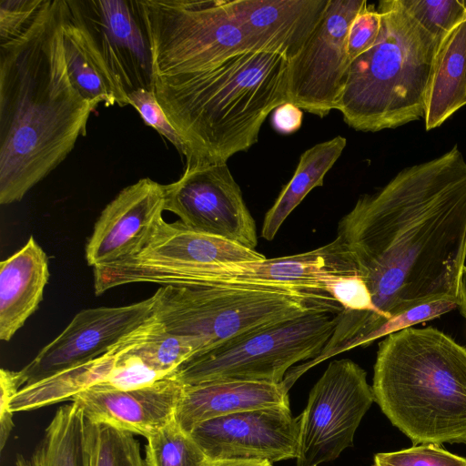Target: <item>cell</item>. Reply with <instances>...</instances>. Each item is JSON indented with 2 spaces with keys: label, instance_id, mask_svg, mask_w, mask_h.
I'll list each match as a JSON object with an SVG mask.
<instances>
[{
  "label": "cell",
  "instance_id": "cell-1",
  "mask_svg": "<svg viewBox=\"0 0 466 466\" xmlns=\"http://www.w3.org/2000/svg\"><path fill=\"white\" fill-rule=\"evenodd\" d=\"M337 236L371 296L369 341L417 306L458 301L466 259V161L458 147L360 196Z\"/></svg>",
  "mask_w": 466,
  "mask_h": 466
},
{
  "label": "cell",
  "instance_id": "cell-2",
  "mask_svg": "<svg viewBox=\"0 0 466 466\" xmlns=\"http://www.w3.org/2000/svg\"><path fill=\"white\" fill-rule=\"evenodd\" d=\"M65 0L0 42V204L20 201L86 135L95 108L73 86L63 45Z\"/></svg>",
  "mask_w": 466,
  "mask_h": 466
},
{
  "label": "cell",
  "instance_id": "cell-3",
  "mask_svg": "<svg viewBox=\"0 0 466 466\" xmlns=\"http://www.w3.org/2000/svg\"><path fill=\"white\" fill-rule=\"evenodd\" d=\"M289 61L243 52L208 69L153 78V92L187 147V166L227 163L258 140L270 112L288 102Z\"/></svg>",
  "mask_w": 466,
  "mask_h": 466
},
{
  "label": "cell",
  "instance_id": "cell-4",
  "mask_svg": "<svg viewBox=\"0 0 466 466\" xmlns=\"http://www.w3.org/2000/svg\"><path fill=\"white\" fill-rule=\"evenodd\" d=\"M371 388L414 445L466 444V348L442 331L410 327L386 336Z\"/></svg>",
  "mask_w": 466,
  "mask_h": 466
},
{
  "label": "cell",
  "instance_id": "cell-5",
  "mask_svg": "<svg viewBox=\"0 0 466 466\" xmlns=\"http://www.w3.org/2000/svg\"><path fill=\"white\" fill-rule=\"evenodd\" d=\"M377 10L381 17L379 36L350 62L337 106L346 124L364 132L396 128L424 117L441 43L399 0L380 1Z\"/></svg>",
  "mask_w": 466,
  "mask_h": 466
},
{
  "label": "cell",
  "instance_id": "cell-6",
  "mask_svg": "<svg viewBox=\"0 0 466 466\" xmlns=\"http://www.w3.org/2000/svg\"><path fill=\"white\" fill-rule=\"evenodd\" d=\"M155 297L154 317L187 341L193 356L318 309H342L328 293L268 285L160 286Z\"/></svg>",
  "mask_w": 466,
  "mask_h": 466
},
{
  "label": "cell",
  "instance_id": "cell-7",
  "mask_svg": "<svg viewBox=\"0 0 466 466\" xmlns=\"http://www.w3.org/2000/svg\"><path fill=\"white\" fill-rule=\"evenodd\" d=\"M340 311L318 309L234 338L191 357L173 376L184 385L223 380L280 383L294 364L320 354Z\"/></svg>",
  "mask_w": 466,
  "mask_h": 466
},
{
  "label": "cell",
  "instance_id": "cell-8",
  "mask_svg": "<svg viewBox=\"0 0 466 466\" xmlns=\"http://www.w3.org/2000/svg\"><path fill=\"white\" fill-rule=\"evenodd\" d=\"M153 78L203 71L248 52L230 1L139 0Z\"/></svg>",
  "mask_w": 466,
  "mask_h": 466
},
{
  "label": "cell",
  "instance_id": "cell-9",
  "mask_svg": "<svg viewBox=\"0 0 466 466\" xmlns=\"http://www.w3.org/2000/svg\"><path fill=\"white\" fill-rule=\"evenodd\" d=\"M374 401L366 371L354 361L332 360L311 389L299 418L296 466H319L352 446L355 432Z\"/></svg>",
  "mask_w": 466,
  "mask_h": 466
},
{
  "label": "cell",
  "instance_id": "cell-10",
  "mask_svg": "<svg viewBox=\"0 0 466 466\" xmlns=\"http://www.w3.org/2000/svg\"><path fill=\"white\" fill-rule=\"evenodd\" d=\"M91 51L127 96L153 91L150 42L139 0H66Z\"/></svg>",
  "mask_w": 466,
  "mask_h": 466
},
{
  "label": "cell",
  "instance_id": "cell-11",
  "mask_svg": "<svg viewBox=\"0 0 466 466\" xmlns=\"http://www.w3.org/2000/svg\"><path fill=\"white\" fill-rule=\"evenodd\" d=\"M352 273H358L354 258L337 236L330 243L304 253L261 261L186 268L156 276L149 283L177 287L268 285L326 293L323 283L328 275Z\"/></svg>",
  "mask_w": 466,
  "mask_h": 466
},
{
  "label": "cell",
  "instance_id": "cell-12",
  "mask_svg": "<svg viewBox=\"0 0 466 466\" xmlns=\"http://www.w3.org/2000/svg\"><path fill=\"white\" fill-rule=\"evenodd\" d=\"M366 2L329 0L300 53L289 61L288 102L319 117L337 109L350 64L347 53L350 25Z\"/></svg>",
  "mask_w": 466,
  "mask_h": 466
},
{
  "label": "cell",
  "instance_id": "cell-13",
  "mask_svg": "<svg viewBox=\"0 0 466 466\" xmlns=\"http://www.w3.org/2000/svg\"><path fill=\"white\" fill-rule=\"evenodd\" d=\"M165 192V210L185 226L255 249L256 223L227 163L187 166Z\"/></svg>",
  "mask_w": 466,
  "mask_h": 466
},
{
  "label": "cell",
  "instance_id": "cell-14",
  "mask_svg": "<svg viewBox=\"0 0 466 466\" xmlns=\"http://www.w3.org/2000/svg\"><path fill=\"white\" fill-rule=\"evenodd\" d=\"M189 435L209 461L272 463L297 458L299 418L289 407L256 409L205 420Z\"/></svg>",
  "mask_w": 466,
  "mask_h": 466
},
{
  "label": "cell",
  "instance_id": "cell-15",
  "mask_svg": "<svg viewBox=\"0 0 466 466\" xmlns=\"http://www.w3.org/2000/svg\"><path fill=\"white\" fill-rule=\"evenodd\" d=\"M155 301L154 294L126 306L79 311L63 331L20 370L25 385L106 354L152 316Z\"/></svg>",
  "mask_w": 466,
  "mask_h": 466
},
{
  "label": "cell",
  "instance_id": "cell-16",
  "mask_svg": "<svg viewBox=\"0 0 466 466\" xmlns=\"http://www.w3.org/2000/svg\"><path fill=\"white\" fill-rule=\"evenodd\" d=\"M165 185L148 177L122 189L102 210L85 248L93 268L139 253L164 219Z\"/></svg>",
  "mask_w": 466,
  "mask_h": 466
},
{
  "label": "cell",
  "instance_id": "cell-17",
  "mask_svg": "<svg viewBox=\"0 0 466 466\" xmlns=\"http://www.w3.org/2000/svg\"><path fill=\"white\" fill-rule=\"evenodd\" d=\"M329 0L230 1L248 52L297 56L322 19Z\"/></svg>",
  "mask_w": 466,
  "mask_h": 466
},
{
  "label": "cell",
  "instance_id": "cell-18",
  "mask_svg": "<svg viewBox=\"0 0 466 466\" xmlns=\"http://www.w3.org/2000/svg\"><path fill=\"white\" fill-rule=\"evenodd\" d=\"M184 389L173 375L150 385L113 390L92 386L71 400L92 422H105L147 439L168 424Z\"/></svg>",
  "mask_w": 466,
  "mask_h": 466
},
{
  "label": "cell",
  "instance_id": "cell-19",
  "mask_svg": "<svg viewBox=\"0 0 466 466\" xmlns=\"http://www.w3.org/2000/svg\"><path fill=\"white\" fill-rule=\"evenodd\" d=\"M284 382L223 380L184 385L175 420L187 433L200 422L236 412L289 407Z\"/></svg>",
  "mask_w": 466,
  "mask_h": 466
},
{
  "label": "cell",
  "instance_id": "cell-20",
  "mask_svg": "<svg viewBox=\"0 0 466 466\" xmlns=\"http://www.w3.org/2000/svg\"><path fill=\"white\" fill-rule=\"evenodd\" d=\"M46 253L30 237L0 263V339L9 341L37 309L49 279Z\"/></svg>",
  "mask_w": 466,
  "mask_h": 466
},
{
  "label": "cell",
  "instance_id": "cell-21",
  "mask_svg": "<svg viewBox=\"0 0 466 466\" xmlns=\"http://www.w3.org/2000/svg\"><path fill=\"white\" fill-rule=\"evenodd\" d=\"M466 105V19L440 43L427 93L425 127H440Z\"/></svg>",
  "mask_w": 466,
  "mask_h": 466
},
{
  "label": "cell",
  "instance_id": "cell-22",
  "mask_svg": "<svg viewBox=\"0 0 466 466\" xmlns=\"http://www.w3.org/2000/svg\"><path fill=\"white\" fill-rule=\"evenodd\" d=\"M127 335L106 354L61 370L36 382L24 385L12 398V412L32 410L72 399L77 393L104 382L122 354Z\"/></svg>",
  "mask_w": 466,
  "mask_h": 466
},
{
  "label": "cell",
  "instance_id": "cell-23",
  "mask_svg": "<svg viewBox=\"0 0 466 466\" xmlns=\"http://www.w3.org/2000/svg\"><path fill=\"white\" fill-rule=\"evenodd\" d=\"M346 144L345 137L337 136L302 153L293 177L265 215L261 228L264 239L272 240L283 222L308 193L323 185L325 175L339 159Z\"/></svg>",
  "mask_w": 466,
  "mask_h": 466
},
{
  "label": "cell",
  "instance_id": "cell-24",
  "mask_svg": "<svg viewBox=\"0 0 466 466\" xmlns=\"http://www.w3.org/2000/svg\"><path fill=\"white\" fill-rule=\"evenodd\" d=\"M86 420L79 404L58 408L28 454H17L15 466H88Z\"/></svg>",
  "mask_w": 466,
  "mask_h": 466
},
{
  "label": "cell",
  "instance_id": "cell-25",
  "mask_svg": "<svg viewBox=\"0 0 466 466\" xmlns=\"http://www.w3.org/2000/svg\"><path fill=\"white\" fill-rule=\"evenodd\" d=\"M63 45L69 78L81 96L95 109L106 106H126L129 100L114 83L107 70L88 46L81 30L71 19L65 0Z\"/></svg>",
  "mask_w": 466,
  "mask_h": 466
},
{
  "label": "cell",
  "instance_id": "cell-26",
  "mask_svg": "<svg viewBox=\"0 0 466 466\" xmlns=\"http://www.w3.org/2000/svg\"><path fill=\"white\" fill-rule=\"evenodd\" d=\"M86 441L88 466H146L134 433L119 427L86 420Z\"/></svg>",
  "mask_w": 466,
  "mask_h": 466
},
{
  "label": "cell",
  "instance_id": "cell-27",
  "mask_svg": "<svg viewBox=\"0 0 466 466\" xmlns=\"http://www.w3.org/2000/svg\"><path fill=\"white\" fill-rule=\"evenodd\" d=\"M147 441L146 466H208L209 463L202 450L175 418Z\"/></svg>",
  "mask_w": 466,
  "mask_h": 466
},
{
  "label": "cell",
  "instance_id": "cell-28",
  "mask_svg": "<svg viewBox=\"0 0 466 466\" xmlns=\"http://www.w3.org/2000/svg\"><path fill=\"white\" fill-rule=\"evenodd\" d=\"M399 3L440 42L466 19V0H399Z\"/></svg>",
  "mask_w": 466,
  "mask_h": 466
},
{
  "label": "cell",
  "instance_id": "cell-29",
  "mask_svg": "<svg viewBox=\"0 0 466 466\" xmlns=\"http://www.w3.org/2000/svg\"><path fill=\"white\" fill-rule=\"evenodd\" d=\"M372 466H466V458L435 444L413 445L374 455Z\"/></svg>",
  "mask_w": 466,
  "mask_h": 466
},
{
  "label": "cell",
  "instance_id": "cell-30",
  "mask_svg": "<svg viewBox=\"0 0 466 466\" xmlns=\"http://www.w3.org/2000/svg\"><path fill=\"white\" fill-rule=\"evenodd\" d=\"M127 98L141 116L146 125L166 137L179 152L187 157V147L157 102L153 91L145 88L131 92Z\"/></svg>",
  "mask_w": 466,
  "mask_h": 466
},
{
  "label": "cell",
  "instance_id": "cell-31",
  "mask_svg": "<svg viewBox=\"0 0 466 466\" xmlns=\"http://www.w3.org/2000/svg\"><path fill=\"white\" fill-rule=\"evenodd\" d=\"M380 25V14L366 2L350 25L347 53L350 62L374 45Z\"/></svg>",
  "mask_w": 466,
  "mask_h": 466
},
{
  "label": "cell",
  "instance_id": "cell-32",
  "mask_svg": "<svg viewBox=\"0 0 466 466\" xmlns=\"http://www.w3.org/2000/svg\"><path fill=\"white\" fill-rule=\"evenodd\" d=\"M45 0H0V42L22 32L40 11Z\"/></svg>",
  "mask_w": 466,
  "mask_h": 466
},
{
  "label": "cell",
  "instance_id": "cell-33",
  "mask_svg": "<svg viewBox=\"0 0 466 466\" xmlns=\"http://www.w3.org/2000/svg\"><path fill=\"white\" fill-rule=\"evenodd\" d=\"M458 308V301L452 299L437 300L417 306L389 320L373 336V340L391 333L412 327L447 313Z\"/></svg>",
  "mask_w": 466,
  "mask_h": 466
},
{
  "label": "cell",
  "instance_id": "cell-34",
  "mask_svg": "<svg viewBox=\"0 0 466 466\" xmlns=\"http://www.w3.org/2000/svg\"><path fill=\"white\" fill-rule=\"evenodd\" d=\"M25 384L20 370L13 371L5 369L0 370V448L4 449L15 426L14 412L10 410L12 398Z\"/></svg>",
  "mask_w": 466,
  "mask_h": 466
},
{
  "label": "cell",
  "instance_id": "cell-35",
  "mask_svg": "<svg viewBox=\"0 0 466 466\" xmlns=\"http://www.w3.org/2000/svg\"><path fill=\"white\" fill-rule=\"evenodd\" d=\"M302 110L290 102H286L276 107L271 116L273 128L285 135L298 131L302 125Z\"/></svg>",
  "mask_w": 466,
  "mask_h": 466
},
{
  "label": "cell",
  "instance_id": "cell-36",
  "mask_svg": "<svg viewBox=\"0 0 466 466\" xmlns=\"http://www.w3.org/2000/svg\"><path fill=\"white\" fill-rule=\"evenodd\" d=\"M208 466H272V463L254 461H209Z\"/></svg>",
  "mask_w": 466,
  "mask_h": 466
},
{
  "label": "cell",
  "instance_id": "cell-37",
  "mask_svg": "<svg viewBox=\"0 0 466 466\" xmlns=\"http://www.w3.org/2000/svg\"><path fill=\"white\" fill-rule=\"evenodd\" d=\"M458 308L461 315L466 319V266L463 268L462 276L461 279L459 298H458Z\"/></svg>",
  "mask_w": 466,
  "mask_h": 466
}]
</instances>
